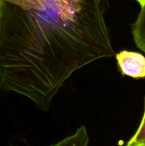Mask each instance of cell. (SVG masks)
<instances>
[{"label": "cell", "instance_id": "obj_7", "mask_svg": "<svg viewBox=\"0 0 145 146\" xmlns=\"http://www.w3.org/2000/svg\"><path fill=\"white\" fill-rule=\"evenodd\" d=\"M125 146H139V145H128V144H127Z\"/></svg>", "mask_w": 145, "mask_h": 146}, {"label": "cell", "instance_id": "obj_1", "mask_svg": "<svg viewBox=\"0 0 145 146\" xmlns=\"http://www.w3.org/2000/svg\"><path fill=\"white\" fill-rule=\"evenodd\" d=\"M102 0H0V90L44 111L72 73L115 55Z\"/></svg>", "mask_w": 145, "mask_h": 146}, {"label": "cell", "instance_id": "obj_5", "mask_svg": "<svg viewBox=\"0 0 145 146\" xmlns=\"http://www.w3.org/2000/svg\"><path fill=\"white\" fill-rule=\"evenodd\" d=\"M128 145L145 146V98H144V111L142 121L136 130L134 135L128 141Z\"/></svg>", "mask_w": 145, "mask_h": 146}, {"label": "cell", "instance_id": "obj_8", "mask_svg": "<svg viewBox=\"0 0 145 146\" xmlns=\"http://www.w3.org/2000/svg\"><path fill=\"white\" fill-rule=\"evenodd\" d=\"M75 1H82V0H75Z\"/></svg>", "mask_w": 145, "mask_h": 146}, {"label": "cell", "instance_id": "obj_3", "mask_svg": "<svg viewBox=\"0 0 145 146\" xmlns=\"http://www.w3.org/2000/svg\"><path fill=\"white\" fill-rule=\"evenodd\" d=\"M132 35L136 46L145 53V3L132 25Z\"/></svg>", "mask_w": 145, "mask_h": 146}, {"label": "cell", "instance_id": "obj_6", "mask_svg": "<svg viewBox=\"0 0 145 146\" xmlns=\"http://www.w3.org/2000/svg\"><path fill=\"white\" fill-rule=\"evenodd\" d=\"M136 1L139 3V5H140L141 7H142V6L145 3V0H136Z\"/></svg>", "mask_w": 145, "mask_h": 146}, {"label": "cell", "instance_id": "obj_4", "mask_svg": "<svg viewBox=\"0 0 145 146\" xmlns=\"http://www.w3.org/2000/svg\"><path fill=\"white\" fill-rule=\"evenodd\" d=\"M89 141L86 127L82 125L77 129L75 133L51 146H88Z\"/></svg>", "mask_w": 145, "mask_h": 146}, {"label": "cell", "instance_id": "obj_2", "mask_svg": "<svg viewBox=\"0 0 145 146\" xmlns=\"http://www.w3.org/2000/svg\"><path fill=\"white\" fill-rule=\"evenodd\" d=\"M115 56L122 75L133 78H145V57L142 54L123 50Z\"/></svg>", "mask_w": 145, "mask_h": 146}]
</instances>
